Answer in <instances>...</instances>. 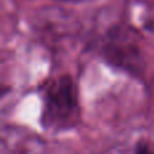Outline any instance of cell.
I'll use <instances>...</instances> for the list:
<instances>
[{
  "instance_id": "6da1fadb",
  "label": "cell",
  "mask_w": 154,
  "mask_h": 154,
  "mask_svg": "<svg viewBox=\"0 0 154 154\" xmlns=\"http://www.w3.org/2000/svg\"><path fill=\"white\" fill-rule=\"evenodd\" d=\"M80 119L79 101L73 80L60 76L45 89L42 125L48 130L61 131L76 126Z\"/></svg>"
},
{
  "instance_id": "7a4b0ae2",
  "label": "cell",
  "mask_w": 154,
  "mask_h": 154,
  "mask_svg": "<svg viewBox=\"0 0 154 154\" xmlns=\"http://www.w3.org/2000/svg\"><path fill=\"white\" fill-rule=\"evenodd\" d=\"M135 154H154V153L150 147L146 146V145H139V146L137 147Z\"/></svg>"
},
{
  "instance_id": "3957f363",
  "label": "cell",
  "mask_w": 154,
  "mask_h": 154,
  "mask_svg": "<svg viewBox=\"0 0 154 154\" xmlns=\"http://www.w3.org/2000/svg\"><path fill=\"white\" fill-rule=\"evenodd\" d=\"M60 2H65V3H82L87 0H60Z\"/></svg>"
}]
</instances>
